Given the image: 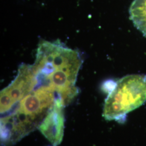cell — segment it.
Returning <instances> with one entry per match:
<instances>
[{
    "label": "cell",
    "instance_id": "obj_1",
    "mask_svg": "<svg viewBox=\"0 0 146 146\" xmlns=\"http://www.w3.org/2000/svg\"><path fill=\"white\" fill-rule=\"evenodd\" d=\"M82 63L80 53L60 41H41L31 67L36 78V87H49L67 104L78 94L75 86Z\"/></svg>",
    "mask_w": 146,
    "mask_h": 146
},
{
    "label": "cell",
    "instance_id": "obj_2",
    "mask_svg": "<svg viewBox=\"0 0 146 146\" xmlns=\"http://www.w3.org/2000/svg\"><path fill=\"white\" fill-rule=\"evenodd\" d=\"M60 98L49 87H38L8 113L2 114L1 142L2 145H14L38 128L56 100Z\"/></svg>",
    "mask_w": 146,
    "mask_h": 146
},
{
    "label": "cell",
    "instance_id": "obj_3",
    "mask_svg": "<svg viewBox=\"0 0 146 146\" xmlns=\"http://www.w3.org/2000/svg\"><path fill=\"white\" fill-rule=\"evenodd\" d=\"M146 102V74H131L115 82L104 102L103 116L118 120Z\"/></svg>",
    "mask_w": 146,
    "mask_h": 146
},
{
    "label": "cell",
    "instance_id": "obj_4",
    "mask_svg": "<svg viewBox=\"0 0 146 146\" xmlns=\"http://www.w3.org/2000/svg\"><path fill=\"white\" fill-rule=\"evenodd\" d=\"M37 80L31 65L22 64L14 80L0 95L1 114L11 110L21 100L31 92L36 86Z\"/></svg>",
    "mask_w": 146,
    "mask_h": 146
},
{
    "label": "cell",
    "instance_id": "obj_5",
    "mask_svg": "<svg viewBox=\"0 0 146 146\" xmlns=\"http://www.w3.org/2000/svg\"><path fill=\"white\" fill-rule=\"evenodd\" d=\"M66 104L61 99H58L38 129L52 146H57L62 141L64 128L63 108Z\"/></svg>",
    "mask_w": 146,
    "mask_h": 146
},
{
    "label": "cell",
    "instance_id": "obj_6",
    "mask_svg": "<svg viewBox=\"0 0 146 146\" xmlns=\"http://www.w3.org/2000/svg\"><path fill=\"white\" fill-rule=\"evenodd\" d=\"M129 15L134 25L146 37V0H134L129 8Z\"/></svg>",
    "mask_w": 146,
    "mask_h": 146
}]
</instances>
